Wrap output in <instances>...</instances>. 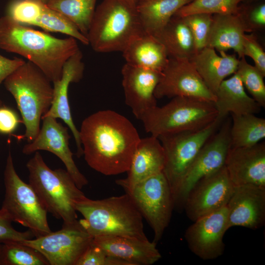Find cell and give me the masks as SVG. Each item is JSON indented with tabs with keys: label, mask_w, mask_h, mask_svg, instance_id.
<instances>
[{
	"label": "cell",
	"mask_w": 265,
	"mask_h": 265,
	"mask_svg": "<svg viewBox=\"0 0 265 265\" xmlns=\"http://www.w3.org/2000/svg\"><path fill=\"white\" fill-rule=\"evenodd\" d=\"M42 2L46 4H48L49 3H50L51 1H53V0H40Z\"/></svg>",
	"instance_id": "43"
},
{
	"label": "cell",
	"mask_w": 265,
	"mask_h": 265,
	"mask_svg": "<svg viewBox=\"0 0 265 265\" xmlns=\"http://www.w3.org/2000/svg\"><path fill=\"white\" fill-rule=\"evenodd\" d=\"M80 50L72 55L64 64L61 78L53 83V96L52 104L45 117H52L62 120L71 131L77 146V155H83V150L80 138L79 130L74 123L68 99L70 84L80 81L83 75L84 64Z\"/></svg>",
	"instance_id": "18"
},
{
	"label": "cell",
	"mask_w": 265,
	"mask_h": 265,
	"mask_svg": "<svg viewBox=\"0 0 265 265\" xmlns=\"http://www.w3.org/2000/svg\"><path fill=\"white\" fill-rule=\"evenodd\" d=\"M206 47L198 51L189 60L202 79L208 89L215 96L221 83L237 71L239 58L235 54H227Z\"/></svg>",
	"instance_id": "24"
},
{
	"label": "cell",
	"mask_w": 265,
	"mask_h": 265,
	"mask_svg": "<svg viewBox=\"0 0 265 265\" xmlns=\"http://www.w3.org/2000/svg\"><path fill=\"white\" fill-rule=\"evenodd\" d=\"M181 17L191 33L197 52L206 47L212 15L196 13Z\"/></svg>",
	"instance_id": "35"
},
{
	"label": "cell",
	"mask_w": 265,
	"mask_h": 265,
	"mask_svg": "<svg viewBox=\"0 0 265 265\" xmlns=\"http://www.w3.org/2000/svg\"><path fill=\"white\" fill-rule=\"evenodd\" d=\"M97 0H53L48 4L73 23L87 37Z\"/></svg>",
	"instance_id": "30"
},
{
	"label": "cell",
	"mask_w": 265,
	"mask_h": 265,
	"mask_svg": "<svg viewBox=\"0 0 265 265\" xmlns=\"http://www.w3.org/2000/svg\"><path fill=\"white\" fill-rule=\"evenodd\" d=\"M144 31L135 3L127 0H103L96 8L87 38L96 52H122Z\"/></svg>",
	"instance_id": "4"
},
{
	"label": "cell",
	"mask_w": 265,
	"mask_h": 265,
	"mask_svg": "<svg viewBox=\"0 0 265 265\" xmlns=\"http://www.w3.org/2000/svg\"><path fill=\"white\" fill-rule=\"evenodd\" d=\"M126 104L141 120L157 106L155 96L161 73L125 63L121 70Z\"/></svg>",
	"instance_id": "17"
},
{
	"label": "cell",
	"mask_w": 265,
	"mask_h": 265,
	"mask_svg": "<svg viewBox=\"0 0 265 265\" xmlns=\"http://www.w3.org/2000/svg\"><path fill=\"white\" fill-rule=\"evenodd\" d=\"M87 164L106 176L127 172L140 140L124 116L111 110L96 112L85 118L79 130Z\"/></svg>",
	"instance_id": "1"
},
{
	"label": "cell",
	"mask_w": 265,
	"mask_h": 265,
	"mask_svg": "<svg viewBox=\"0 0 265 265\" xmlns=\"http://www.w3.org/2000/svg\"><path fill=\"white\" fill-rule=\"evenodd\" d=\"M45 257L35 249L21 241L2 243L0 265H49Z\"/></svg>",
	"instance_id": "31"
},
{
	"label": "cell",
	"mask_w": 265,
	"mask_h": 265,
	"mask_svg": "<svg viewBox=\"0 0 265 265\" xmlns=\"http://www.w3.org/2000/svg\"><path fill=\"white\" fill-rule=\"evenodd\" d=\"M192 0H138L136 8L144 30L153 36L174 14Z\"/></svg>",
	"instance_id": "28"
},
{
	"label": "cell",
	"mask_w": 265,
	"mask_h": 265,
	"mask_svg": "<svg viewBox=\"0 0 265 265\" xmlns=\"http://www.w3.org/2000/svg\"><path fill=\"white\" fill-rule=\"evenodd\" d=\"M263 0H242L241 2L244 4H250L254 3Z\"/></svg>",
	"instance_id": "42"
},
{
	"label": "cell",
	"mask_w": 265,
	"mask_h": 265,
	"mask_svg": "<svg viewBox=\"0 0 265 265\" xmlns=\"http://www.w3.org/2000/svg\"><path fill=\"white\" fill-rule=\"evenodd\" d=\"M213 103L196 98L177 96L165 105L150 110L141 120L145 131L159 135L201 129L217 117Z\"/></svg>",
	"instance_id": "7"
},
{
	"label": "cell",
	"mask_w": 265,
	"mask_h": 265,
	"mask_svg": "<svg viewBox=\"0 0 265 265\" xmlns=\"http://www.w3.org/2000/svg\"><path fill=\"white\" fill-rule=\"evenodd\" d=\"M76 265H131L123 260L111 256L92 241Z\"/></svg>",
	"instance_id": "36"
},
{
	"label": "cell",
	"mask_w": 265,
	"mask_h": 265,
	"mask_svg": "<svg viewBox=\"0 0 265 265\" xmlns=\"http://www.w3.org/2000/svg\"><path fill=\"white\" fill-rule=\"evenodd\" d=\"M45 4L40 0H12L5 15L21 24L32 26Z\"/></svg>",
	"instance_id": "34"
},
{
	"label": "cell",
	"mask_w": 265,
	"mask_h": 265,
	"mask_svg": "<svg viewBox=\"0 0 265 265\" xmlns=\"http://www.w3.org/2000/svg\"><path fill=\"white\" fill-rule=\"evenodd\" d=\"M1 244L2 243H0V252H1Z\"/></svg>",
	"instance_id": "45"
},
{
	"label": "cell",
	"mask_w": 265,
	"mask_h": 265,
	"mask_svg": "<svg viewBox=\"0 0 265 265\" xmlns=\"http://www.w3.org/2000/svg\"><path fill=\"white\" fill-rule=\"evenodd\" d=\"M236 73L251 97L262 107H265V76L255 66L248 63L243 56L239 58Z\"/></svg>",
	"instance_id": "33"
},
{
	"label": "cell",
	"mask_w": 265,
	"mask_h": 265,
	"mask_svg": "<svg viewBox=\"0 0 265 265\" xmlns=\"http://www.w3.org/2000/svg\"><path fill=\"white\" fill-rule=\"evenodd\" d=\"M93 238L79 221L75 224L63 225L58 231L21 242L39 252L50 265H76Z\"/></svg>",
	"instance_id": "12"
},
{
	"label": "cell",
	"mask_w": 265,
	"mask_h": 265,
	"mask_svg": "<svg viewBox=\"0 0 265 265\" xmlns=\"http://www.w3.org/2000/svg\"><path fill=\"white\" fill-rule=\"evenodd\" d=\"M235 186L224 166L193 186L185 199L183 209L187 217L195 221L226 206Z\"/></svg>",
	"instance_id": "14"
},
{
	"label": "cell",
	"mask_w": 265,
	"mask_h": 265,
	"mask_svg": "<svg viewBox=\"0 0 265 265\" xmlns=\"http://www.w3.org/2000/svg\"><path fill=\"white\" fill-rule=\"evenodd\" d=\"M226 206L228 230L234 226L259 229L265 223V188L236 186Z\"/></svg>",
	"instance_id": "19"
},
{
	"label": "cell",
	"mask_w": 265,
	"mask_h": 265,
	"mask_svg": "<svg viewBox=\"0 0 265 265\" xmlns=\"http://www.w3.org/2000/svg\"><path fill=\"white\" fill-rule=\"evenodd\" d=\"M127 0L130 1V2H132V3H135V4H136V2L137 1V0Z\"/></svg>",
	"instance_id": "44"
},
{
	"label": "cell",
	"mask_w": 265,
	"mask_h": 265,
	"mask_svg": "<svg viewBox=\"0 0 265 265\" xmlns=\"http://www.w3.org/2000/svg\"><path fill=\"white\" fill-rule=\"evenodd\" d=\"M224 120L217 117L198 130L166 133L158 137L165 156L162 172L170 186L174 199L184 176L199 151Z\"/></svg>",
	"instance_id": "9"
},
{
	"label": "cell",
	"mask_w": 265,
	"mask_h": 265,
	"mask_svg": "<svg viewBox=\"0 0 265 265\" xmlns=\"http://www.w3.org/2000/svg\"><path fill=\"white\" fill-rule=\"evenodd\" d=\"M122 53L126 63L160 73L169 60L163 45L145 31L133 38Z\"/></svg>",
	"instance_id": "26"
},
{
	"label": "cell",
	"mask_w": 265,
	"mask_h": 265,
	"mask_svg": "<svg viewBox=\"0 0 265 265\" xmlns=\"http://www.w3.org/2000/svg\"><path fill=\"white\" fill-rule=\"evenodd\" d=\"M92 241L108 255L126 261L131 265H151L161 258L157 243L148 239L103 236L93 237Z\"/></svg>",
	"instance_id": "21"
},
{
	"label": "cell",
	"mask_w": 265,
	"mask_h": 265,
	"mask_svg": "<svg viewBox=\"0 0 265 265\" xmlns=\"http://www.w3.org/2000/svg\"><path fill=\"white\" fill-rule=\"evenodd\" d=\"M242 0H192L174 14L184 17L196 13L213 14H237Z\"/></svg>",
	"instance_id": "32"
},
{
	"label": "cell",
	"mask_w": 265,
	"mask_h": 265,
	"mask_svg": "<svg viewBox=\"0 0 265 265\" xmlns=\"http://www.w3.org/2000/svg\"><path fill=\"white\" fill-rule=\"evenodd\" d=\"M83 218L79 222L92 237L115 236L148 239L143 217L130 196L92 200L84 196L74 202Z\"/></svg>",
	"instance_id": "3"
},
{
	"label": "cell",
	"mask_w": 265,
	"mask_h": 265,
	"mask_svg": "<svg viewBox=\"0 0 265 265\" xmlns=\"http://www.w3.org/2000/svg\"><path fill=\"white\" fill-rule=\"evenodd\" d=\"M25 62L21 58H9L0 54V85L9 75ZM2 106V102L0 99V106Z\"/></svg>",
	"instance_id": "41"
},
{
	"label": "cell",
	"mask_w": 265,
	"mask_h": 265,
	"mask_svg": "<svg viewBox=\"0 0 265 265\" xmlns=\"http://www.w3.org/2000/svg\"><path fill=\"white\" fill-rule=\"evenodd\" d=\"M165 156L159 138L153 135L140 138L127 171L126 178L116 180L122 188L163 172Z\"/></svg>",
	"instance_id": "22"
},
{
	"label": "cell",
	"mask_w": 265,
	"mask_h": 265,
	"mask_svg": "<svg viewBox=\"0 0 265 265\" xmlns=\"http://www.w3.org/2000/svg\"><path fill=\"white\" fill-rule=\"evenodd\" d=\"M263 0L240 6V13L251 32L265 27V3Z\"/></svg>",
	"instance_id": "37"
},
{
	"label": "cell",
	"mask_w": 265,
	"mask_h": 265,
	"mask_svg": "<svg viewBox=\"0 0 265 265\" xmlns=\"http://www.w3.org/2000/svg\"><path fill=\"white\" fill-rule=\"evenodd\" d=\"M123 188L153 229V241L157 243L168 227L175 207L172 191L163 173Z\"/></svg>",
	"instance_id": "10"
},
{
	"label": "cell",
	"mask_w": 265,
	"mask_h": 265,
	"mask_svg": "<svg viewBox=\"0 0 265 265\" xmlns=\"http://www.w3.org/2000/svg\"><path fill=\"white\" fill-rule=\"evenodd\" d=\"M29 184L34 189L47 212L62 219L63 225L79 222L74 202L85 196L66 170H53L37 151L26 164Z\"/></svg>",
	"instance_id": "6"
},
{
	"label": "cell",
	"mask_w": 265,
	"mask_h": 265,
	"mask_svg": "<svg viewBox=\"0 0 265 265\" xmlns=\"http://www.w3.org/2000/svg\"></svg>",
	"instance_id": "46"
},
{
	"label": "cell",
	"mask_w": 265,
	"mask_h": 265,
	"mask_svg": "<svg viewBox=\"0 0 265 265\" xmlns=\"http://www.w3.org/2000/svg\"><path fill=\"white\" fill-rule=\"evenodd\" d=\"M213 103L217 118L224 120L228 114L240 115L259 113L262 107L246 92L243 84L235 72L220 84Z\"/></svg>",
	"instance_id": "25"
},
{
	"label": "cell",
	"mask_w": 265,
	"mask_h": 265,
	"mask_svg": "<svg viewBox=\"0 0 265 265\" xmlns=\"http://www.w3.org/2000/svg\"><path fill=\"white\" fill-rule=\"evenodd\" d=\"M5 194L1 209L12 222L19 223L38 237L50 233L47 211L34 189L17 173L9 151L4 171Z\"/></svg>",
	"instance_id": "8"
},
{
	"label": "cell",
	"mask_w": 265,
	"mask_h": 265,
	"mask_svg": "<svg viewBox=\"0 0 265 265\" xmlns=\"http://www.w3.org/2000/svg\"><path fill=\"white\" fill-rule=\"evenodd\" d=\"M231 123V121L226 118L202 147L182 180L174 198L175 207L183 209L185 199L193 186L224 166L230 148Z\"/></svg>",
	"instance_id": "11"
},
{
	"label": "cell",
	"mask_w": 265,
	"mask_h": 265,
	"mask_svg": "<svg viewBox=\"0 0 265 265\" xmlns=\"http://www.w3.org/2000/svg\"><path fill=\"white\" fill-rule=\"evenodd\" d=\"M193 222L185 234L190 251L203 260H213L221 256L225 250L224 235L228 230L227 206Z\"/></svg>",
	"instance_id": "15"
},
{
	"label": "cell",
	"mask_w": 265,
	"mask_h": 265,
	"mask_svg": "<svg viewBox=\"0 0 265 265\" xmlns=\"http://www.w3.org/2000/svg\"><path fill=\"white\" fill-rule=\"evenodd\" d=\"M77 41L35 30L6 15L0 18V49L26 58L52 83L61 78L64 64L80 50Z\"/></svg>",
	"instance_id": "2"
},
{
	"label": "cell",
	"mask_w": 265,
	"mask_h": 265,
	"mask_svg": "<svg viewBox=\"0 0 265 265\" xmlns=\"http://www.w3.org/2000/svg\"><path fill=\"white\" fill-rule=\"evenodd\" d=\"M230 147L254 145L265 137V119L253 114H231Z\"/></svg>",
	"instance_id": "29"
},
{
	"label": "cell",
	"mask_w": 265,
	"mask_h": 265,
	"mask_svg": "<svg viewBox=\"0 0 265 265\" xmlns=\"http://www.w3.org/2000/svg\"><path fill=\"white\" fill-rule=\"evenodd\" d=\"M12 220L5 212L0 209V243L7 241H23L33 238L34 235L28 230L20 232L15 230L12 225Z\"/></svg>",
	"instance_id": "39"
},
{
	"label": "cell",
	"mask_w": 265,
	"mask_h": 265,
	"mask_svg": "<svg viewBox=\"0 0 265 265\" xmlns=\"http://www.w3.org/2000/svg\"><path fill=\"white\" fill-rule=\"evenodd\" d=\"M52 82L29 61L16 69L4 80L6 90L15 99L25 127L22 137L31 142L40 129V121L51 107Z\"/></svg>",
	"instance_id": "5"
},
{
	"label": "cell",
	"mask_w": 265,
	"mask_h": 265,
	"mask_svg": "<svg viewBox=\"0 0 265 265\" xmlns=\"http://www.w3.org/2000/svg\"><path fill=\"white\" fill-rule=\"evenodd\" d=\"M234 185H254L265 188V143L230 148L225 164Z\"/></svg>",
	"instance_id": "20"
},
{
	"label": "cell",
	"mask_w": 265,
	"mask_h": 265,
	"mask_svg": "<svg viewBox=\"0 0 265 265\" xmlns=\"http://www.w3.org/2000/svg\"><path fill=\"white\" fill-rule=\"evenodd\" d=\"M21 122L17 113L13 109L3 106H0V133L13 132Z\"/></svg>",
	"instance_id": "40"
},
{
	"label": "cell",
	"mask_w": 265,
	"mask_h": 265,
	"mask_svg": "<svg viewBox=\"0 0 265 265\" xmlns=\"http://www.w3.org/2000/svg\"><path fill=\"white\" fill-rule=\"evenodd\" d=\"M154 36L163 45L169 58L189 59L197 52L191 33L181 17L174 15Z\"/></svg>",
	"instance_id": "27"
},
{
	"label": "cell",
	"mask_w": 265,
	"mask_h": 265,
	"mask_svg": "<svg viewBox=\"0 0 265 265\" xmlns=\"http://www.w3.org/2000/svg\"><path fill=\"white\" fill-rule=\"evenodd\" d=\"M244 56L251 58L254 66L265 76V53L253 33H245L242 40Z\"/></svg>",
	"instance_id": "38"
},
{
	"label": "cell",
	"mask_w": 265,
	"mask_h": 265,
	"mask_svg": "<svg viewBox=\"0 0 265 265\" xmlns=\"http://www.w3.org/2000/svg\"><path fill=\"white\" fill-rule=\"evenodd\" d=\"M156 99L184 96L214 103L208 89L188 59L169 58L155 91Z\"/></svg>",
	"instance_id": "13"
},
{
	"label": "cell",
	"mask_w": 265,
	"mask_h": 265,
	"mask_svg": "<svg viewBox=\"0 0 265 265\" xmlns=\"http://www.w3.org/2000/svg\"><path fill=\"white\" fill-rule=\"evenodd\" d=\"M251 30L240 13L213 14L206 47L219 52L233 50L240 58L244 56L242 40Z\"/></svg>",
	"instance_id": "23"
},
{
	"label": "cell",
	"mask_w": 265,
	"mask_h": 265,
	"mask_svg": "<svg viewBox=\"0 0 265 265\" xmlns=\"http://www.w3.org/2000/svg\"><path fill=\"white\" fill-rule=\"evenodd\" d=\"M42 125L35 138L24 145L22 152L30 155L39 150L49 151L56 156L64 163L66 170L76 185L81 189L88 184V180L80 172L69 147L71 136L67 127L52 117L42 118Z\"/></svg>",
	"instance_id": "16"
}]
</instances>
